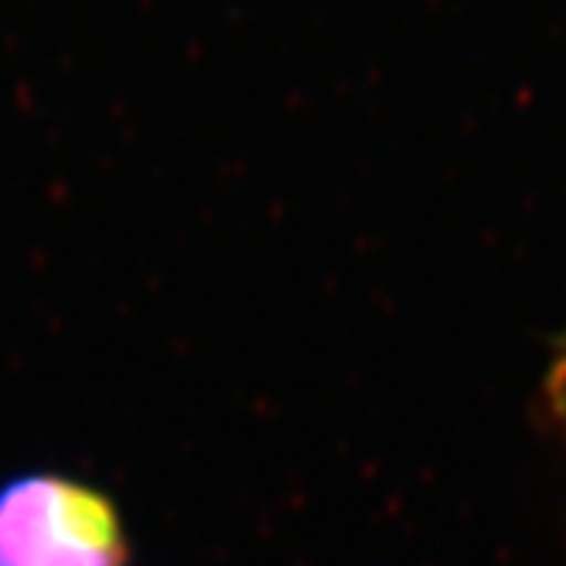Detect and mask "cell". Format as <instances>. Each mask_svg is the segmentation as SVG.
Wrapping results in <instances>:
<instances>
[{"instance_id":"obj_1","label":"cell","mask_w":566,"mask_h":566,"mask_svg":"<svg viewBox=\"0 0 566 566\" xmlns=\"http://www.w3.org/2000/svg\"><path fill=\"white\" fill-rule=\"evenodd\" d=\"M0 566H130V543L106 495L28 474L0 489Z\"/></svg>"},{"instance_id":"obj_2","label":"cell","mask_w":566,"mask_h":566,"mask_svg":"<svg viewBox=\"0 0 566 566\" xmlns=\"http://www.w3.org/2000/svg\"><path fill=\"white\" fill-rule=\"evenodd\" d=\"M543 399L553 427L559 430L563 443H566V332L556 338L553 355L546 361V376H543Z\"/></svg>"}]
</instances>
